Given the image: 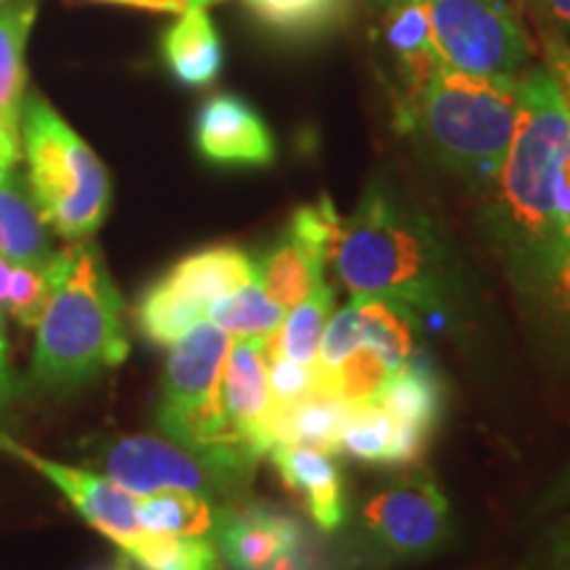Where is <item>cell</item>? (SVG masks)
Wrapping results in <instances>:
<instances>
[{
	"mask_svg": "<svg viewBox=\"0 0 570 570\" xmlns=\"http://www.w3.org/2000/svg\"><path fill=\"white\" fill-rule=\"evenodd\" d=\"M518 127L491 183V227L533 317L570 336V117L547 67L518 77Z\"/></svg>",
	"mask_w": 570,
	"mask_h": 570,
	"instance_id": "obj_1",
	"label": "cell"
},
{
	"mask_svg": "<svg viewBox=\"0 0 570 570\" xmlns=\"http://www.w3.org/2000/svg\"><path fill=\"white\" fill-rule=\"evenodd\" d=\"M518 80L439 67L394 90L396 127L452 175L491 185L518 127Z\"/></svg>",
	"mask_w": 570,
	"mask_h": 570,
	"instance_id": "obj_2",
	"label": "cell"
},
{
	"mask_svg": "<svg viewBox=\"0 0 570 570\" xmlns=\"http://www.w3.org/2000/svg\"><path fill=\"white\" fill-rule=\"evenodd\" d=\"M331 259L352 298H391L415 312L446 304L449 259L431 219L373 183L338 223Z\"/></svg>",
	"mask_w": 570,
	"mask_h": 570,
	"instance_id": "obj_3",
	"label": "cell"
},
{
	"mask_svg": "<svg viewBox=\"0 0 570 570\" xmlns=\"http://www.w3.org/2000/svg\"><path fill=\"white\" fill-rule=\"evenodd\" d=\"M122 296L90 238L56 252L51 296L38 320L32 375L42 386H77L130 354Z\"/></svg>",
	"mask_w": 570,
	"mask_h": 570,
	"instance_id": "obj_4",
	"label": "cell"
},
{
	"mask_svg": "<svg viewBox=\"0 0 570 570\" xmlns=\"http://www.w3.org/2000/svg\"><path fill=\"white\" fill-rule=\"evenodd\" d=\"M21 156L27 190L48 227L69 240L90 238L109 214V173L38 92L21 106Z\"/></svg>",
	"mask_w": 570,
	"mask_h": 570,
	"instance_id": "obj_5",
	"label": "cell"
},
{
	"mask_svg": "<svg viewBox=\"0 0 570 570\" xmlns=\"http://www.w3.org/2000/svg\"><path fill=\"white\" fill-rule=\"evenodd\" d=\"M230 344V333L202 320L169 346L173 352L164 367L156 420L169 439L202 454L233 487L240 489L254 470L233 454L219 412V381Z\"/></svg>",
	"mask_w": 570,
	"mask_h": 570,
	"instance_id": "obj_6",
	"label": "cell"
},
{
	"mask_svg": "<svg viewBox=\"0 0 570 570\" xmlns=\"http://www.w3.org/2000/svg\"><path fill=\"white\" fill-rule=\"evenodd\" d=\"M446 67L518 80L531 61L523 21L504 0H420Z\"/></svg>",
	"mask_w": 570,
	"mask_h": 570,
	"instance_id": "obj_7",
	"label": "cell"
},
{
	"mask_svg": "<svg viewBox=\"0 0 570 570\" xmlns=\"http://www.w3.org/2000/svg\"><path fill=\"white\" fill-rule=\"evenodd\" d=\"M360 525L367 544L386 560H423L449 541V502L428 475H410L377 489L362 504Z\"/></svg>",
	"mask_w": 570,
	"mask_h": 570,
	"instance_id": "obj_8",
	"label": "cell"
},
{
	"mask_svg": "<svg viewBox=\"0 0 570 570\" xmlns=\"http://www.w3.org/2000/svg\"><path fill=\"white\" fill-rule=\"evenodd\" d=\"M338 223V212L333 209L327 196L317 204L298 206L283 233L256 259L254 281L259 283V288L285 309L302 302L323 281Z\"/></svg>",
	"mask_w": 570,
	"mask_h": 570,
	"instance_id": "obj_9",
	"label": "cell"
},
{
	"mask_svg": "<svg viewBox=\"0 0 570 570\" xmlns=\"http://www.w3.org/2000/svg\"><path fill=\"white\" fill-rule=\"evenodd\" d=\"M267 338H235L219 381L227 444L252 470L275 446Z\"/></svg>",
	"mask_w": 570,
	"mask_h": 570,
	"instance_id": "obj_10",
	"label": "cell"
},
{
	"mask_svg": "<svg viewBox=\"0 0 570 570\" xmlns=\"http://www.w3.org/2000/svg\"><path fill=\"white\" fill-rule=\"evenodd\" d=\"M104 475L130 491L132 497L154 494V491H196L214 499L230 494V481L219 473L202 454L173 439L156 436H127L114 441L104 452Z\"/></svg>",
	"mask_w": 570,
	"mask_h": 570,
	"instance_id": "obj_11",
	"label": "cell"
},
{
	"mask_svg": "<svg viewBox=\"0 0 570 570\" xmlns=\"http://www.w3.org/2000/svg\"><path fill=\"white\" fill-rule=\"evenodd\" d=\"M0 449L13 454L17 460L27 462L40 475H46L69 499L71 508L80 512L85 523L114 541L119 547V552H130L142 533H146L138 520L135 497L122 487H117L109 475H98L90 473V470L67 465V462L42 458V454H35L30 446H21L19 441L6 436V433H0Z\"/></svg>",
	"mask_w": 570,
	"mask_h": 570,
	"instance_id": "obj_12",
	"label": "cell"
},
{
	"mask_svg": "<svg viewBox=\"0 0 570 570\" xmlns=\"http://www.w3.org/2000/svg\"><path fill=\"white\" fill-rule=\"evenodd\" d=\"M198 154L217 167H267L277 146L262 114L233 92H217L196 114Z\"/></svg>",
	"mask_w": 570,
	"mask_h": 570,
	"instance_id": "obj_13",
	"label": "cell"
},
{
	"mask_svg": "<svg viewBox=\"0 0 570 570\" xmlns=\"http://www.w3.org/2000/svg\"><path fill=\"white\" fill-rule=\"evenodd\" d=\"M212 537L235 570H273L285 554L306 547L302 525L267 504L219 508Z\"/></svg>",
	"mask_w": 570,
	"mask_h": 570,
	"instance_id": "obj_14",
	"label": "cell"
},
{
	"mask_svg": "<svg viewBox=\"0 0 570 570\" xmlns=\"http://www.w3.org/2000/svg\"><path fill=\"white\" fill-rule=\"evenodd\" d=\"M269 458L285 487L302 497L320 531L336 533L346 523L344 475L333 454L304 444H275Z\"/></svg>",
	"mask_w": 570,
	"mask_h": 570,
	"instance_id": "obj_15",
	"label": "cell"
},
{
	"mask_svg": "<svg viewBox=\"0 0 570 570\" xmlns=\"http://www.w3.org/2000/svg\"><path fill=\"white\" fill-rule=\"evenodd\" d=\"M431 431L391 415L381 404L352 407L341 433V452L370 465L407 468L423 460Z\"/></svg>",
	"mask_w": 570,
	"mask_h": 570,
	"instance_id": "obj_16",
	"label": "cell"
},
{
	"mask_svg": "<svg viewBox=\"0 0 570 570\" xmlns=\"http://www.w3.org/2000/svg\"><path fill=\"white\" fill-rule=\"evenodd\" d=\"M254 277L256 262L252 254L225 244L198 248V252L183 256L159 281L185 302L202 306L206 315V306L254 283Z\"/></svg>",
	"mask_w": 570,
	"mask_h": 570,
	"instance_id": "obj_17",
	"label": "cell"
},
{
	"mask_svg": "<svg viewBox=\"0 0 570 570\" xmlns=\"http://www.w3.org/2000/svg\"><path fill=\"white\" fill-rule=\"evenodd\" d=\"M161 56L169 75L185 88H209L223 75V38L206 9L185 11L164 32Z\"/></svg>",
	"mask_w": 570,
	"mask_h": 570,
	"instance_id": "obj_18",
	"label": "cell"
},
{
	"mask_svg": "<svg viewBox=\"0 0 570 570\" xmlns=\"http://www.w3.org/2000/svg\"><path fill=\"white\" fill-rule=\"evenodd\" d=\"M51 233L27 183H21L17 173L0 175V259L11 265L48 267L56 256Z\"/></svg>",
	"mask_w": 570,
	"mask_h": 570,
	"instance_id": "obj_19",
	"label": "cell"
},
{
	"mask_svg": "<svg viewBox=\"0 0 570 570\" xmlns=\"http://www.w3.org/2000/svg\"><path fill=\"white\" fill-rule=\"evenodd\" d=\"M381 6L383 42L394 59L396 88L415 85L425 80L431 71L444 67L420 0H381Z\"/></svg>",
	"mask_w": 570,
	"mask_h": 570,
	"instance_id": "obj_20",
	"label": "cell"
},
{
	"mask_svg": "<svg viewBox=\"0 0 570 570\" xmlns=\"http://www.w3.org/2000/svg\"><path fill=\"white\" fill-rule=\"evenodd\" d=\"M38 19V0H13L0 9V125L21 132L27 88V40Z\"/></svg>",
	"mask_w": 570,
	"mask_h": 570,
	"instance_id": "obj_21",
	"label": "cell"
},
{
	"mask_svg": "<svg viewBox=\"0 0 570 570\" xmlns=\"http://www.w3.org/2000/svg\"><path fill=\"white\" fill-rule=\"evenodd\" d=\"M375 404L404 423L433 433L444 415V383L428 356L415 354L391 370L386 389L381 391Z\"/></svg>",
	"mask_w": 570,
	"mask_h": 570,
	"instance_id": "obj_22",
	"label": "cell"
},
{
	"mask_svg": "<svg viewBox=\"0 0 570 570\" xmlns=\"http://www.w3.org/2000/svg\"><path fill=\"white\" fill-rule=\"evenodd\" d=\"M352 407L338 396L315 389L294 407L273 412L275 444H304L341 454V433Z\"/></svg>",
	"mask_w": 570,
	"mask_h": 570,
	"instance_id": "obj_23",
	"label": "cell"
},
{
	"mask_svg": "<svg viewBox=\"0 0 570 570\" xmlns=\"http://www.w3.org/2000/svg\"><path fill=\"white\" fill-rule=\"evenodd\" d=\"M360 317L362 346H373L391 370L417 352V312L391 298H352Z\"/></svg>",
	"mask_w": 570,
	"mask_h": 570,
	"instance_id": "obj_24",
	"label": "cell"
},
{
	"mask_svg": "<svg viewBox=\"0 0 570 570\" xmlns=\"http://www.w3.org/2000/svg\"><path fill=\"white\" fill-rule=\"evenodd\" d=\"M333 302H336L333 285L320 281L302 302L291 306V315H285L281 327L267 338L269 352L315 367L320 338H323L327 320H331Z\"/></svg>",
	"mask_w": 570,
	"mask_h": 570,
	"instance_id": "obj_25",
	"label": "cell"
},
{
	"mask_svg": "<svg viewBox=\"0 0 570 570\" xmlns=\"http://www.w3.org/2000/svg\"><path fill=\"white\" fill-rule=\"evenodd\" d=\"M135 508L142 531L173 537H209L219 510L209 497L175 489L135 497Z\"/></svg>",
	"mask_w": 570,
	"mask_h": 570,
	"instance_id": "obj_26",
	"label": "cell"
},
{
	"mask_svg": "<svg viewBox=\"0 0 570 570\" xmlns=\"http://www.w3.org/2000/svg\"><path fill=\"white\" fill-rule=\"evenodd\" d=\"M269 30L285 38H317L346 19L352 0H244Z\"/></svg>",
	"mask_w": 570,
	"mask_h": 570,
	"instance_id": "obj_27",
	"label": "cell"
},
{
	"mask_svg": "<svg viewBox=\"0 0 570 570\" xmlns=\"http://www.w3.org/2000/svg\"><path fill=\"white\" fill-rule=\"evenodd\" d=\"M206 320L235 338H267L285 320V306L273 302L254 281L206 306Z\"/></svg>",
	"mask_w": 570,
	"mask_h": 570,
	"instance_id": "obj_28",
	"label": "cell"
},
{
	"mask_svg": "<svg viewBox=\"0 0 570 570\" xmlns=\"http://www.w3.org/2000/svg\"><path fill=\"white\" fill-rule=\"evenodd\" d=\"M389 377L391 365L373 346H356L331 373L317 377L315 389L338 396L348 407H367V404L377 402Z\"/></svg>",
	"mask_w": 570,
	"mask_h": 570,
	"instance_id": "obj_29",
	"label": "cell"
},
{
	"mask_svg": "<svg viewBox=\"0 0 570 570\" xmlns=\"http://www.w3.org/2000/svg\"><path fill=\"white\" fill-rule=\"evenodd\" d=\"M127 558L140 570H219V552L206 537L146 531Z\"/></svg>",
	"mask_w": 570,
	"mask_h": 570,
	"instance_id": "obj_30",
	"label": "cell"
},
{
	"mask_svg": "<svg viewBox=\"0 0 570 570\" xmlns=\"http://www.w3.org/2000/svg\"><path fill=\"white\" fill-rule=\"evenodd\" d=\"M138 327L140 333L156 346H173L190 327L206 320L202 306L185 302L169 291L161 281H156L138 302Z\"/></svg>",
	"mask_w": 570,
	"mask_h": 570,
	"instance_id": "obj_31",
	"label": "cell"
},
{
	"mask_svg": "<svg viewBox=\"0 0 570 570\" xmlns=\"http://www.w3.org/2000/svg\"><path fill=\"white\" fill-rule=\"evenodd\" d=\"M48 296H51V265L48 267L13 265L6 306H9L11 315L17 317V323L27 327L38 325L42 309H46Z\"/></svg>",
	"mask_w": 570,
	"mask_h": 570,
	"instance_id": "obj_32",
	"label": "cell"
},
{
	"mask_svg": "<svg viewBox=\"0 0 570 570\" xmlns=\"http://www.w3.org/2000/svg\"><path fill=\"white\" fill-rule=\"evenodd\" d=\"M269 360V394H273V412L288 410L315 391V367L288 360V356L273 354Z\"/></svg>",
	"mask_w": 570,
	"mask_h": 570,
	"instance_id": "obj_33",
	"label": "cell"
},
{
	"mask_svg": "<svg viewBox=\"0 0 570 570\" xmlns=\"http://www.w3.org/2000/svg\"><path fill=\"white\" fill-rule=\"evenodd\" d=\"M541 48H544V67L552 75V80L558 82L570 117V42L550 30H541Z\"/></svg>",
	"mask_w": 570,
	"mask_h": 570,
	"instance_id": "obj_34",
	"label": "cell"
},
{
	"mask_svg": "<svg viewBox=\"0 0 570 570\" xmlns=\"http://www.w3.org/2000/svg\"><path fill=\"white\" fill-rule=\"evenodd\" d=\"M541 30H550L570 42V0H531Z\"/></svg>",
	"mask_w": 570,
	"mask_h": 570,
	"instance_id": "obj_35",
	"label": "cell"
},
{
	"mask_svg": "<svg viewBox=\"0 0 570 570\" xmlns=\"http://www.w3.org/2000/svg\"><path fill=\"white\" fill-rule=\"evenodd\" d=\"M106 3L117 6H132V9L142 11H161V13H180L194 11V9H206V6L219 3V0H106Z\"/></svg>",
	"mask_w": 570,
	"mask_h": 570,
	"instance_id": "obj_36",
	"label": "cell"
},
{
	"mask_svg": "<svg viewBox=\"0 0 570 570\" xmlns=\"http://www.w3.org/2000/svg\"><path fill=\"white\" fill-rule=\"evenodd\" d=\"M21 159V132L0 125V175L13 173Z\"/></svg>",
	"mask_w": 570,
	"mask_h": 570,
	"instance_id": "obj_37",
	"label": "cell"
},
{
	"mask_svg": "<svg viewBox=\"0 0 570 570\" xmlns=\"http://www.w3.org/2000/svg\"><path fill=\"white\" fill-rule=\"evenodd\" d=\"M550 570H570V523L552 541V550L547 554Z\"/></svg>",
	"mask_w": 570,
	"mask_h": 570,
	"instance_id": "obj_38",
	"label": "cell"
},
{
	"mask_svg": "<svg viewBox=\"0 0 570 570\" xmlns=\"http://www.w3.org/2000/svg\"><path fill=\"white\" fill-rule=\"evenodd\" d=\"M9 386V341H6V325L0 315V394Z\"/></svg>",
	"mask_w": 570,
	"mask_h": 570,
	"instance_id": "obj_39",
	"label": "cell"
},
{
	"mask_svg": "<svg viewBox=\"0 0 570 570\" xmlns=\"http://www.w3.org/2000/svg\"><path fill=\"white\" fill-rule=\"evenodd\" d=\"M11 275H13V265H11V262L0 259V304H6V296H9Z\"/></svg>",
	"mask_w": 570,
	"mask_h": 570,
	"instance_id": "obj_40",
	"label": "cell"
},
{
	"mask_svg": "<svg viewBox=\"0 0 570 570\" xmlns=\"http://www.w3.org/2000/svg\"><path fill=\"white\" fill-rule=\"evenodd\" d=\"M92 570H132V560L127 558V554L119 552L117 558L109 560V562H104V566H98V568H92Z\"/></svg>",
	"mask_w": 570,
	"mask_h": 570,
	"instance_id": "obj_41",
	"label": "cell"
}]
</instances>
